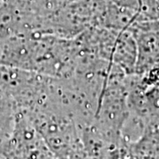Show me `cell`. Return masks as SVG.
I'll return each instance as SVG.
<instances>
[{
  "label": "cell",
  "mask_w": 159,
  "mask_h": 159,
  "mask_svg": "<svg viewBox=\"0 0 159 159\" xmlns=\"http://www.w3.org/2000/svg\"><path fill=\"white\" fill-rule=\"evenodd\" d=\"M1 156L4 159H57L21 110L16 111L13 129Z\"/></svg>",
  "instance_id": "obj_1"
},
{
  "label": "cell",
  "mask_w": 159,
  "mask_h": 159,
  "mask_svg": "<svg viewBox=\"0 0 159 159\" xmlns=\"http://www.w3.org/2000/svg\"><path fill=\"white\" fill-rule=\"evenodd\" d=\"M128 30L136 43L135 74L142 75L159 61V20H135Z\"/></svg>",
  "instance_id": "obj_2"
},
{
  "label": "cell",
  "mask_w": 159,
  "mask_h": 159,
  "mask_svg": "<svg viewBox=\"0 0 159 159\" xmlns=\"http://www.w3.org/2000/svg\"><path fill=\"white\" fill-rule=\"evenodd\" d=\"M3 4H4V1H3V0H0V6H2Z\"/></svg>",
  "instance_id": "obj_3"
}]
</instances>
